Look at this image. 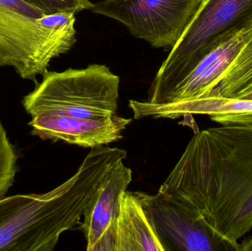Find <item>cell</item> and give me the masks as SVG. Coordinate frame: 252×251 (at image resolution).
<instances>
[{
	"mask_svg": "<svg viewBox=\"0 0 252 251\" xmlns=\"http://www.w3.org/2000/svg\"><path fill=\"white\" fill-rule=\"evenodd\" d=\"M158 192L199 221L229 251L252 228V128L196 133Z\"/></svg>",
	"mask_w": 252,
	"mask_h": 251,
	"instance_id": "obj_1",
	"label": "cell"
},
{
	"mask_svg": "<svg viewBox=\"0 0 252 251\" xmlns=\"http://www.w3.org/2000/svg\"><path fill=\"white\" fill-rule=\"evenodd\" d=\"M127 158L118 147L92 149L75 175L44 194L0 198V251H53L78 224L108 174Z\"/></svg>",
	"mask_w": 252,
	"mask_h": 251,
	"instance_id": "obj_2",
	"label": "cell"
},
{
	"mask_svg": "<svg viewBox=\"0 0 252 251\" xmlns=\"http://www.w3.org/2000/svg\"><path fill=\"white\" fill-rule=\"evenodd\" d=\"M75 14L47 16L23 0H0V66L38 84L50 62L76 42Z\"/></svg>",
	"mask_w": 252,
	"mask_h": 251,
	"instance_id": "obj_3",
	"label": "cell"
},
{
	"mask_svg": "<svg viewBox=\"0 0 252 251\" xmlns=\"http://www.w3.org/2000/svg\"><path fill=\"white\" fill-rule=\"evenodd\" d=\"M23 103L31 116L58 115L101 119L118 114L121 78L103 64L49 72Z\"/></svg>",
	"mask_w": 252,
	"mask_h": 251,
	"instance_id": "obj_4",
	"label": "cell"
},
{
	"mask_svg": "<svg viewBox=\"0 0 252 251\" xmlns=\"http://www.w3.org/2000/svg\"><path fill=\"white\" fill-rule=\"evenodd\" d=\"M252 24V0H203L152 82L159 88L191 69L218 45Z\"/></svg>",
	"mask_w": 252,
	"mask_h": 251,
	"instance_id": "obj_5",
	"label": "cell"
},
{
	"mask_svg": "<svg viewBox=\"0 0 252 251\" xmlns=\"http://www.w3.org/2000/svg\"><path fill=\"white\" fill-rule=\"evenodd\" d=\"M203 0H104L90 11L118 21L154 48L171 50Z\"/></svg>",
	"mask_w": 252,
	"mask_h": 251,
	"instance_id": "obj_6",
	"label": "cell"
},
{
	"mask_svg": "<svg viewBox=\"0 0 252 251\" xmlns=\"http://www.w3.org/2000/svg\"><path fill=\"white\" fill-rule=\"evenodd\" d=\"M149 215L164 251H227L185 208L164 193L136 192Z\"/></svg>",
	"mask_w": 252,
	"mask_h": 251,
	"instance_id": "obj_7",
	"label": "cell"
},
{
	"mask_svg": "<svg viewBox=\"0 0 252 251\" xmlns=\"http://www.w3.org/2000/svg\"><path fill=\"white\" fill-rule=\"evenodd\" d=\"M131 181V169L120 162L87 205L79 228L87 240V251H116L121 200Z\"/></svg>",
	"mask_w": 252,
	"mask_h": 251,
	"instance_id": "obj_8",
	"label": "cell"
},
{
	"mask_svg": "<svg viewBox=\"0 0 252 251\" xmlns=\"http://www.w3.org/2000/svg\"><path fill=\"white\" fill-rule=\"evenodd\" d=\"M32 135L42 139L62 141L85 148H95L123 139V132L133 122L118 114L101 119H81L58 115L31 116Z\"/></svg>",
	"mask_w": 252,
	"mask_h": 251,
	"instance_id": "obj_9",
	"label": "cell"
},
{
	"mask_svg": "<svg viewBox=\"0 0 252 251\" xmlns=\"http://www.w3.org/2000/svg\"><path fill=\"white\" fill-rule=\"evenodd\" d=\"M128 106L135 119L203 114L220 125L252 128V100L208 97L159 105L130 100Z\"/></svg>",
	"mask_w": 252,
	"mask_h": 251,
	"instance_id": "obj_10",
	"label": "cell"
},
{
	"mask_svg": "<svg viewBox=\"0 0 252 251\" xmlns=\"http://www.w3.org/2000/svg\"><path fill=\"white\" fill-rule=\"evenodd\" d=\"M116 251H164L151 218L132 192H125L121 200Z\"/></svg>",
	"mask_w": 252,
	"mask_h": 251,
	"instance_id": "obj_11",
	"label": "cell"
},
{
	"mask_svg": "<svg viewBox=\"0 0 252 251\" xmlns=\"http://www.w3.org/2000/svg\"><path fill=\"white\" fill-rule=\"evenodd\" d=\"M17 156L0 122V198L13 185L16 173Z\"/></svg>",
	"mask_w": 252,
	"mask_h": 251,
	"instance_id": "obj_12",
	"label": "cell"
},
{
	"mask_svg": "<svg viewBox=\"0 0 252 251\" xmlns=\"http://www.w3.org/2000/svg\"><path fill=\"white\" fill-rule=\"evenodd\" d=\"M37 7L47 16L76 14L84 10H90L93 3L90 0H23Z\"/></svg>",
	"mask_w": 252,
	"mask_h": 251,
	"instance_id": "obj_13",
	"label": "cell"
},
{
	"mask_svg": "<svg viewBox=\"0 0 252 251\" xmlns=\"http://www.w3.org/2000/svg\"><path fill=\"white\" fill-rule=\"evenodd\" d=\"M240 251H252V237H249L240 244Z\"/></svg>",
	"mask_w": 252,
	"mask_h": 251,
	"instance_id": "obj_14",
	"label": "cell"
},
{
	"mask_svg": "<svg viewBox=\"0 0 252 251\" xmlns=\"http://www.w3.org/2000/svg\"><path fill=\"white\" fill-rule=\"evenodd\" d=\"M241 99H245V100H252V90L249 91L247 94H244L243 97H240Z\"/></svg>",
	"mask_w": 252,
	"mask_h": 251,
	"instance_id": "obj_15",
	"label": "cell"
}]
</instances>
